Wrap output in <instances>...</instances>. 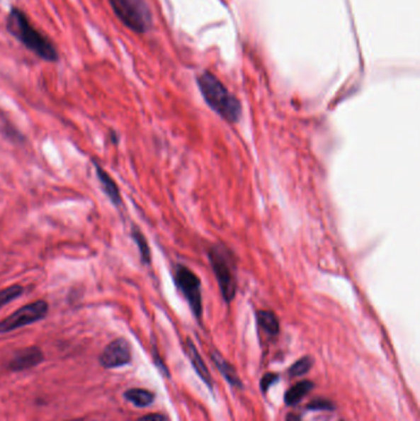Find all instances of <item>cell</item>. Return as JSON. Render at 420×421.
<instances>
[{"instance_id":"obj_1","label":"cell","mask_w":420,"mask_h":421,"mask_svg":"<svg viewBox=\"0 0 420 421\" xmlns=\"http://www.w3.org/2000/svg\"><path fill=\"white\" fill-rule=\"evenodd\" d=\"M198 88L205 101L218 116L229 123L241 120L242 105L239 100L232 95L226 86L211 73H203L198 77Z\"/></svg>"},{"instance_id":"obj_2","label":"cell","mask_w":420,"mask_h":421,"mask_svg":"<svg viewBox=\"0 0 420 421\" xmlns=\"http://www.w3.org/2000/svg\"><path fill=\"white\" fill-rule=\"evenodd\" d=\"M6 28L13 36L40 58L48 62L58 61L56 47L28 23V18L23 11L15 8L11 9L6 21Z\"/></svg>"},{"instance_id":"obj_3","label":"cell","mask_w":420,"mask_h":421,"mask_svg":"<svg viewBox=\"0 0 420 421\" xmlns=\"http://www.w3.org/2000/svg\"><path fill=\"white\" fill-rule=\"evenodd\" d=\"M208 260L223 300L229 303L234 300L237 293L236 264L231 252L223 245H213L208 252Z\"/></svg>"},{"instance_id":"obj_4","label":"cell","mask_w":420,"mask_h":421,"mask_svg":"<svg viewBox=\"0 0 420 421\" xmlns=\"http://www.w3.org/2000/svg\"><path fill=\"white\" fill-rule=\"evenodd\" d=\"M115 14L128 28L143 33L152 26V13L146 0H109Z\"/></svg>"},{"instance_id":"obj_5","label":"cell","mask_w":420,"mask_h":421,"mask_svg":"<svg viewBox=\"0 0 420 421\" xmlns=\"http://www.w3.org/2000/svg\"><path fill=\"white\" fill-rule=\"evenodd\" d=\"M174 284L180 293L184 296L191 312L196 318L203 315V291L198 275L185 265H176L174 270Z\"/></svg>"},{"instance_id":"obj_6","label":"cell","mask_w":420,"mask_h":421,"mask_svg":"<svg viewBox=\"0 0 420 421\" xmlns=\"http://www.w3.org/2000/svg\"><path fill=\"white\" fill-rule=\"evenodd\" d=\"M50 307L46 301H36L33 303L25 304L21 308L15 310L9 317L0 320V334L14 332L16 329L36 323L46 318Z\"/></svg>"},{"instance_id":"obj_7","label":"cell","mask_w":420,"mask_h":421,"mask_svg":"<svg viewBox=\"0 0 420 421\" xmlns=\"http://www.w3.org/2000/svg\"><path fill=\"white\" fill-rule=\"evenodd\" d=\"M100 365L104 369H118L128 365L132 361V350L130 342L118 337L108 344L99 357Z\"/></svg>"},{"instance_id":"obj_8","label":"cell","mask_w":420,"mask_h":421,"mask_svg":"<svg viewBox=\"0 0 420 421\" xmlns=\"http://www.w3.org/2000/svg\"><path fill=\"white\" fill-rule=\"evenodd\" d=\"M45 360L42 350L38 347H30L16 351L8 364V369L13 372H23L42 364Z\"/></svg>"},{"instance_id":"obj_9","label":"cell","mask_w":420,"mask_h":421,"mask_svg":"<svg viewBox=\"0 0 420 421\" xmlns=\"http://www.w3.org/2000/svg\"><path fill=\"white\" fill-rule=\"evenodd\" d=\"M95 173L96 176L99 179L100 185L104 191L105 195L108 196L113 206L120 207L123 205V198H121V193H120V189H118V184L115 183L109 174L106 173L101 165L98 162H94Z\"/></svg>"},{"instance_id":"obj_10","label":"cell","mask_w":420,"mask_h":421,"mask_svg":"<svg viewBox=\"0 0 420 421\" xmlns=\"http://www.w3.org/2000/svg\"><path fill=\"white\" fill-rule=\"evenodd\" d=\"M186 347H188V355H189L190 360H191V364H193L195 371L198 372V376L201 377L203 382L208 384V387L211 388L212 387V378H211V374L208 372V366L205 365V362H203L201 356L198 354L193 342L188 340Z\"/></svg>"},{"instance_id":"obj_11","label":"cell","mask_w":420,"mask_h":421,"mask_svg":"<svg viewBox=\"0 0 420 421\" xmlns=\"http://www.w3.org/2000/svg\"><path fill=\"white\" fill-rule=\"evenodd\" d=\"M256 322L260 329L269 335H276L280 332L279 319L271 310H259L256 313Z\"/></svg>"},{"instance_id":"obj_12","label":"cell","mask_w":420,"mask_h":421,"mask_svg":"<svg viewBox=\"0 0 420 421\" xmlns=\"http://www.w3.org/2000/svg\"><path fill=\"white\" fill-rule=\"evenodd\" d=\"M123 397L128 402L135 404L136 407L144 408L151 405L156 395L152 393L151 391H147V389L132 388L126 391Z\"/></svg>"},{"instance_id":"obj_13","label":"cell","mask_w":420,"mask_h":421,"mask_svg":"<svg viewBox=\"0 0 420 421\" xmlns=\"http://www.w3.org/2000/svg\"><path fill=\"white\" fill-rule=\"evenodd\" d=\"M313 388V383L310 381H302L298 382L296 386H293L288 389L285 395V402L288 405H296L298 403L302 400L303 398L307 395L308 392Z\"/></svg>"},{"instance_id":"obj_14","label":"cell","mask_w":420,"mask_h":421,"mask_svg":"<svg viewBox=\"0 0 420 421\" xmlns=\"http://www.w3.org/2000/svg\"><path fill=\"white\" fill-rule=\"evenodd\" d=\"M212 360L217 366L218 370L221 371V374L225 376V378L229 383L241 387V379L237 376L236 370L223 359L222 356L220 355L218 352H212Z\"/></svg>"},{"instance_id":"obj_15","label":"cell","mask_w":420,"mask_h":421,"mask_svg":"<svg viewBox=\"0 0 420 421\" xmlns=\"http://www.w3.org/2000/svg\"><path fill=\"white\" fill-rule=\"evenodd\" d=\"M131 237H132L135 243L137 245L142 262H143L144 265H149L152 259L151 249H149V245H148L146 237H144L141 230L136 228V227H133L132 232H131Z\"/></svg>"},{"instance_id":"obj_16","label":"cell","mask_w":420,"mask_h":421,"mask_svg":"<svg viewBox=\"0 0 420 421\" xmlns=\"http://www.w3.org/2000/svg\"><path fill=\"white\" fill-rule=\"evenodd\" d=\"M23 293H24V287L20 285L10 286L4 290H0V309L16 298H19Z\"/></svg>"},{"instance_id":"obj_17","label":"cell","mask_w":420,"mask_h":421,"mask_svg":"<svg viewBox=\"0 0 420 421\" xmlns=\"http://www.w3.org/2000/svg\"><path fill=\"white\" fill-rule=\"evenodd\" d=\"M312 365H313V361L311 357H302L295 364V365L290 369V374L293 377H298V376H302V374H307L308 371L311 370Z\"/></svg>"},{"instance_id":"obj_18","label":"cell","mask_w":420,"mask_h":421,"mask_svg":"<svg viewBox=\"0 0 420 421\" xmlns=\"http://www.w3.org/2000/svg\"><path fill=\"white\" fill-rule=\"evenodd\" d=\"M279 379V376L274 374H266L260 381V388L263 392H268V389Z\"/></svg>"},{"instance_id":"obj_19","label":"cell","mask_w":420,"mask_h":421,"mask_svg":"<svg viewBox=\"0 0 420 421\" xmlns=\"http://www.w3.org/2000/svg\"><path fill=\"white\" fill-rule=\"evenodd\" d=\"M333 408L334 405L324 399H316L308 405V409H313V410H331Z\"/></svg>"},{"instance_id":"obj_20","label":"cell","mask_w":420,"mask_h":421,"mask_svg":"<svg viewBox=\"0 0 420 421\" xmlns=\"http://www.w3.org/2000/svg\"><path fill=\"white\" fill-rule=\"evenodd\" d=\"M137 421H169L168 417L163 414H149V415H144V417H140Z\"/></svg>"},{"instance_id":"obj_21","label":"cell","mask_w":420,"mask_h":421,"mask_svg":"<svg viewBox=\"0 0 420 421\" xmlns=\"http://www.w3.org/2000/svg\"><path fill=\"white\" fill-rule=\"evenodd\" d=\"M286 421H301L300 417L296 415V414H290L288 417H286Z\"/></svg>"}]
</instances>
